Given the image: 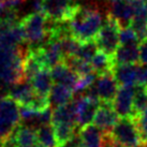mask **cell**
Returning <instances> with one entry per match:
<instances>
[{
  "instance_id": "cell-11",
  "label": "cell",
  "mask_w": 147,
  "mask_h": 147,
  "mask_svg": "<svg viewBox=\"0 0 147 147\" xmlns=\"http://www.w3.org/2000/svg\"><path fill=\"white\" fill-rule=\"evenodd\" d=\"M118 120L119 116L115 111L113 103H100L92 123L102 132L110 133Z\"/></svg>"
},
{
  "instance_id": "cell-23",
  "label": "cell",
  "mask_w": 147,
  "mask_h": 147,
  "mask_svg": "<svg viewBox=\"0 0 147 147\" xmlns=\"http://www.w3.org/2000/svg\"><path fill=\"white\" fill-rule=\"evenodd\" d=\"M73 99V90L61 84H54L49 94L51 104L56 106L62 105L70 102Z\"/></svg>"
},
{
  "instance_id": "cell-17",
  "label": "cell",
  "mask_w": 147,
  "mask_h": 147,
  "mask_svg": "<svg viewBox=\"0 0 147 147\" xmlns=\"http://www.w3.org/2000/svg\"><path fill=\"white\" fill-rule=\"evenodd\" d=\"M113 75L119 86H135L138 65H115Z\"/></svg>"
},
{
  "instance_id": "cell-28",
  "label": "cell",
  "mask_w": 147,
  "mask_h": 147,
  "mask_svg": "<svg viewBox=\"0 0 147 147\" xmlns=\"http://www.w3.org/2000/svg\"><path fill=\"white\" fill-rule=\"evenodd\" d=\"M139 42L140 41L136 37V34L130 26L120 28V32H119V43H120V45H139Z\"/></svg>"
},
{
  "instance_id": "cell-9",
  "label": "cell",
  "mask_w": 147,
  "mask_h": 147,
  "mask_svg": "<svg viewBox=\"0 0 147 147\" xmlns=\"http://www.w3.org/2000/svg\"><path fill=\"white\" fill-rule=\"evenodd\" d=\"M100 106V101L84 94L76 97V123L78 128L88 126L94 121V115Z\"/></svg>"
},
{
  "instance_id": "cell-19",
  "label": "cell",
  "mask_w": 147,
  "mask_h": 147,
  "mask_svg": "<svg viewBox=\"0 0 147 147\" xmlns=\"http://www.w3.org/2000/svg\"><path fill=\"white\" fill-rule=\"evenodd\" d=\"M29 83L31 84L32 88L38 94L44 97H49L51 90L55 84L51 74V70L46 68L40 70Z\"/></svg>"
},
{
  "instance_id": "cell-8",
  "label": "cell",
  "mask_w": 147,
  "mask_h": 147,
  "mask_svg": "<svg viewBox=\"0 0 147 147\" xmlns=\"http://www.w3.org/2000/svg\"><path fill=\"white\" fill-rule=\"evenodd\" d=\"M133 98H134V86H119L116 94L113 106L120 118H134L133 110Z\"/></svg>"
},
{
  "instance_id": "cell-33",
  "label": "cell",
  "mask_w": 147,
  "mask_h": 147,
  "mask_svg": "<svg viewBox=\"0 0 147 147\" xmlns=\"http://www.w3.org/2000/svg\"><path fill=\"white\" fill-rule=\"evenodd\" d=\"M3 1H7V0H0V2H3Z\"/></svg>"
},
{
  "instance_id": "cell-22",
  "label": "cell",
  "mask_w": 147,
  "mask_h": 147,
  "mask_svg": "<svg viewBox=\"0 0 147 147\" xmlns=\"http://www.w3.org/2000/svg\"><path fill=\"white\" fill-rule=\"evenodd\" d=\"M76 128L78 126L72 123H58L54 126V132L58 147L65 146L76 136Z\"/></svg>"
},
{
  "instance_id": "cell-3",
  "label": "cell",
  "mask_w": 147,
  "mask_h": 147,
  "mask_svg": "<svg viewBox=\"0 0 147 147\" xmlns=\"http://www.w3.org/2000/svg\"><path fill=\"white\" fill-rule=\"evenodd\" d=\"M28 49L41 47L49 39L47 17L43 12L29 13L21 20Z\"/></svg>"
},
{
  "instance_id": "cell-25",
  "label": "cell",
  "mask_w": 147,
  "mask_h": 147,
  "mask_svg": "<svg viewBox=\"0 0 147 147\" xmlns=\"http://www.w3.org/2000/svg\"><path fill=\"white\" fill-rule=\"evenodd\" d=\"M146 107H147V86L135 85L134 98H133V110H134L135 117L139 114H141Z\"/></svg>"
},
{
  "instance_id": "cell-26",
  "label": "cell",
  "mask_w": 147,
  "mask_h": 147,
  "mask_svg": "<svg viewBox=\"0 0 147 147\" xmlns=\"http://www.w3.org/2000/svg\"><path fill=\"white\" fill-rule=\"evenodd\" d=\"M98 52H99V47L94 40L81 42L80 49H78L75 57L80 58L82 60H85V61L90 62L91 59L94 57V55L98 53Z\"/></svg>"
},
{
  "instance_id": "cell-16",
  "label": "cell",
  "mask_w": 147,
  "mask_h": 147,
  "mask_svg": "<svg viewBox=\"0 0 147 147\" xmlns=\"http://www.w3.org/2000/svg\"><path fill=\"white\" fill-rule=\"evenodd\" d=\"M13 138L16 147H41L38 141L37 131L30 126L18 125L13 131Z\"/></svg>"
},
{
  "instance_id": "cell-31",
  "label": "cell",
  "mask_w": 147,
  "mask_h": 147,
  "mask_svg": "<svg viewBox=\"0 0 147 147\" xmlns=\"http://www.w3.org/2000/svg\"><path fill=\"white\" fill-rule=\"evenodd\" d=\"M1 147H16V144H15V141H14L12 134L9 135L7 139H4L2 141V146Z\"/></svg>"
},
{
  "instance_id": "cell-24",
  "label": "cell",
  "mask_w": 147,
  "mask_h": 147,
  "mask_svg": "<svg viewBox=\"0 0 147 147\" xmlns=\"http://www.w3.org/2000/svg\"><path fill=\"white\" fill-rule=\"evenodd\" d=\"M36 131L38 141L41 147H58L54 132V126L52 123L38 127Z\"/></svg>"
},
{
  "instance_id": "cell-14",
  "label": "cell",
  "mask_w": 147,
  "mask_h": 147,
  "mask_svg": "<svg viewBox=\"0 0 147 147\" xmlns=\"http://www.w3.org/2000/svg\"><path fill=\"white\" fill-rule=\"evenodd\" d=\"M58 123H72L76 125V98H73L70 102L56 106L52 113V125Z\"/></svg>"
},
{
  "instance_id": "cell-1",
  "label": "cell",
  "mask_w": 147,
  "mask_h": 147,
  "mask_svg": "<svg viewBox=\"0 0 147 147\" xmlns=\"http://www.w3.org/2000/svg\"><path fill=\"white\" fill-rule=\"evenodd\" d=\"M101 12L94 7L76 4L68 18L72 37L80 42L94 40L103 25Z\"/></svg>"
},
{
  "instance_id": "cell-20",
  "label": "cell",
  "mask_w": 147,
  "mask_h": 147,
  "mask_svg": "<svg viewBox=\"0 0 147 147\" xmlns=\"http://www.w3.org/2000/svg\"><path fill=\"white\" fill-rule=\"evenodd\" d=\"M113 59L115 65H136L139 62V45H119Z\"/></svg>"
},
{
  "instance_id": "cell-15",
  "label": "cell",
  "mask_w": 147,
  "mask_h": 147,
  "mask_svg": "<svg viewBox=\"0 0 147 147\" xmlns=\"http://www.w3.org/2000/svg\"><path fill=\"white\" fill-rule=\"evenodd\" d=\"M7 96L14 100L20 106H27L34 98L36 91L30 83L24 81V82L11 86Z\"/></svg>"
},
{
  "instance_id": "cell-12",
  "label": "cell",
  "mask_w": 147,
  "mask_h": 147,
  "mask_svg": "<svg viewBox=\"0 0 147 147\" xmlns=\"http://www.w3.org/2000/svg\"><path fill=\"white\" fill-rule=\"evenodd\" d=\"M99 100L101 103H113L116 94L118 91V84L113 73L100 75L94 82Z\"/></svg>"
},
{
  "instance_id": "cell-34",
  "label": "cell",
  "mask_w": 147,
  "mask_h": 147,
  "mask_svg": "<svg viewBox=\"0 0 147 147\" xmlns=\"http://www.w3.org/2000/svg\"><path fill=\"white\" fill-rule=\"evenodd\" d=\"M78 147H83V146H82V144H80V145H78Z\"/></svg>"
},
{
  "instance_id": "cell-35",
  "label": "cell",
  "mask_w": 147,
  "mask_h": 147,
  "mask_svg": "<svg viewBox=\"0 0 147 147\" xmlns=\"http://www.w3.org/2000/svg\"><path fill=\"white\" fill-rule=\"evenodd\" d=\"M145 147H147V144H146V145H145Z\"/></svg>"
},
{
  "instance_id": "cell-10",
  "label": "cell",
  "mask_w": 147,
  "mask_h": 147,
  "mask_svg": "<svg viewBox=\"0 0 147 147\" xmlns=\"http://www.w3.org/2000/svg\"><path fill=\"white\" fill-rule=\"evenodd\" d=\"M109 14L118 22L121 27L130 26L134 17V9L131 0H106Z\"/></svg>"
},
{
  "instance_id": "cell-6",
  "label": "cell",
  "mask_w": 147,
  "mask_h": 147,
  "mask_svg": "<svg viewBox=\"0 0 147 147\" xmlns=\"http://www.w3.org/2000/svg\"><path fill=\"white\" fill-rule=\"evenodd\" d=\"M20 105L9 96L0 98V141L13 133L21 121Z\"/></svg>"
},
{
  "instance_id": "cell-5",
  "label": "cell",
  "mask_w": 147,
  "mask_h": 147,
  "mask_svg": "<svg viewBox=\"0 0 147 147\" xmlns=\"http://www.w3.org/2000/svg\"><path fill=\"white\" fill-rule=\"evenodd\" d=\"M110 134L115 142L121 147L143 146L135 118L132 117L119 119Z\"/></svg>"
},
{
  "instance_id": "cell-4",
  "label": "cell",
  "mask_w": 147,
  "mask_h": 147,
  "mask_svg": "<svg viewBox=\"0 0 147 147\" xmlns=\"http://www.w3.org/2000/svg\"><path fill=\"white\" fill-rule=\"evenodd\" d=\"M121 26L110 14H106L104 22H103L102 28L100 29L99 33L94 39L99 47V51H101L111 57L114 56L116 49L119 46V32H120Z\"/></svg>"
},
{
  "instance_id": "cell-27",
  "label": "cell",
  "mask_w": 147,
  "mask_h": 147,
  "mask_svg": "<svg viewBox=\"0 0 147 147\" xmlns=\"http://www.w3.org/2000/svg\"><path fill=\"white\" fill-rule=\"evenodd\" d=\"M130 27L135 32L140 42L147 40V16H134Z\"/></svg>"
},
{
  "instance_id": "cell-29",
  "label": "cell",
  "mask_w": 147,
  "mask_h": 147,
  "mask_svg": "<svg viewBox=\"0 0 147 147\" xmlns=\"http://www.w3.org/2000/svg\"><path fill=\"white\" fill-rule=\"evenodd\" d=\"M136 85L147 86V65H138V73H136Z\"/></svg>"
},
{
  "instance_id": "cell-32",
  "label": "cell",
  "mask_w": 147,
  "mask_h": 147,
  "mask_svg": "<svg viewBox=\"0 0 147 147\" xmlns=\"http://www.w3.org/2000/svg\"><path fill=\"white\" fill-rule=\"evenodd\" d=\"M2 146V141H0V147Z\"/></svg>"
},
{
  "instance_id": "cell-18",
  "label": "cell",
  "mask_w": 147,
  "mask_h": 147,
  "mask_svg": "<svg viewBox=\"0 0 147 147\" xmlns=\"http://www.w3.org/2000/svg\"><path fill=\"white\" fill-rule=\"evenodd\" d=\"M80 140L83 147H103L104 132L94 125H88L80 130Z\"/></svg>"
},
{
  "instance_id": "cell-13",
  "label": "cell",
  "mask_w": 147,
  "mask_h": 147,
  "mask_svg": "<svg viewBox=\"0 0 147 147\" xmlns=\"http://www.w3.org/2000/svg\"><path fill=\"white\" fill-rule=\"evenodd\" d=\"M51 74L54 83L65 85L72 90H74L80 80V75L75 73L71 68H69L65 62H60L53 67L51 69Z\"/></svg>"
},
{
  "instance_id": "cell-21",
  "label": "cell",
  "mask_w": 147,
  "mask_h": 147,
  "mask_svg": "<svg viewBox=\"0 0 147 147\" xmlns=\"http://www.w3.org/2000/svg\"><path fill=\"white\" fill-rule=\"evenodd\" d=\"M90 63H91L94 72L98 74V76L112 73L115 65L113 57L106 55L105 53H103L101 51H99L98 53L94 55V57L91 59Z\"/></svg>"
},
{
  "instance_id": "cell-2",
  "label": "cell",
  "mask_w": 147,
  "mask_h": 147,
  "mask_svg": "<svg viewBox=\"0 0 147 147\" xmlns=\"http://www.w3.org/2000/svg\"><path fill=\"white\" fill-rule=\"evenodd\" d=\"M25 55L22 46L10 44L0 38V85L13 86L24 82Z\"/></svg>"
},
{
  "instance_id": "cell-30",
  "label": "cell",
  "mask_w": 147,
  "mask_h": 147,
  "mask_svg": "<svg viewBox=\"0 0 147 147\" xmlns=\"http://www.w3.org/2000/svg\"><path fill=\"white\" fill-rule=\"evenodd\" d=\"M139 62L141 65H147V40L139 45Z\"/></svg>"
},
{
  "instance_id": "cell-7",
  "label": "cell",
  "mask_w": 147,
  "mask_h": 147,
  "mask_svg": "<svg viewBox=\"0 0 147 147\" xmlns=\"http://www.w3.org/2000/svg\"><path fill=\"white\" fill-rule=\"evenodd\" d=\"M76 4L74 0H42V12L52 21H68Z\"/></svg>"
}]
</instances>
